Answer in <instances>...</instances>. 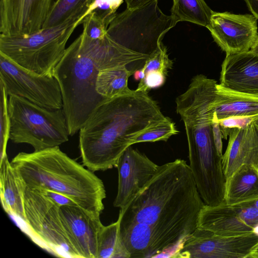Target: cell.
Instances as JSON below:
<instances>
[{"label":"cell","mask_w":258,"mask_h":258,"mask_svg":"<svg viewBox=\"0 0 258 258\" xmlns=\"http://www.w3.org/2000/svg\"><path fill=\"white\" fill-rule=\"evenodd\" d=\"M83 31L87 36L94 40H102L107 35L109 25L102 18L91 13L83 19Z\"/></svg>","instance_id":"cell-29"},{"label":"cell","mask_w":258,"mask_h":258,"mask_svg":"<svg viewBox=\"0 0 258 258\" xmlns=\"http://www.w3.org/2000/svg\"><path fill=\"white\" fill-rule=\"evenodd\" d=\"M198 227L222 235L258 233V209L252 200L218 205H205L200 214Z\"/></svg>","instance_id":"cell-11"},{"label":"cell","mask_w":258,"mask_h":258,"mask_svg":"<svg viewBox=\"0 0 258 258\" xmlns=\"http://www.w3.org/2000/svg\"><path fill=\"white\" fill-rule=\"evenodd\" d=\"M258 198V170L256 165L244 164L226 178L224 202L240 203Z\"/></svg>","instance_id":"cell-20"},{"label":"cell","mask_w":258,"mask_h":258,"mask_svg":"<svg viewBox=\"0 0 258 258\" xmlns=\"http://www.w3.org/2000/svg\"><path fill=\"white\" fill-rule=\"evenodd\" d=\"M212 128L215 143L218 153L222 156V135L220 124L216 116L213 115Z\"/></svg>","instance_id":"cell-32"},{"label":"cell","mask_w":258,"mask_h":258,"mask_svg":"<svg viewBox=\"0 0 258 258\" xmlns=\"http://www.w3.org/2000/svg\"><path fill=\"white\" fill-rule=\"evenodd\" d=\"M59 213L68 238L80 258H96L100 215L79 206H62Z\"/></svg>","instance_id":"cell-15"},{"label":"cell","mask_w":258,"mask_h":258,"mask_svg":"<svg viewBox=\"0 0 258 258\" xmlns=\"http://www.w3.org/2000/svg\"><path fill=\"white\" fill-rule=\"evenodd\" d=\"M250 50L256 53H258V36Z\"/></svg>","instance_id":"cell-36"},{"label":"cell","mask_w":258,"mask_h":258,"mask_svg":"<svg viewBox=\"0 0 258 258\" xmlns=\"http://www.w3.org/2000/svg\"><path fill=\"white\" fill-rule=\"evenodd\" d=\"M56 0H0V32L26 35L42 29Z\"/></svg>","instance_id":"cell-13"},{"label":"cell","mask_w":258,"mask_h":258,"mask_svg":"<svg viewBox=\"0 0 258 258\" xmlns=\"http://www.w3.org/2000/svg\"><path fill=\"white\" fill-rule=\"evenodd\" d=\"M256 167H257V170H258V163H257V164L256 165Z\"/></svg>","instance_id":"cell-39"},{"label":"cell","mask_w":258,"mask_h":258,"mask_svg":"<svg viewBox=\"0 0 258 258\" xmlns=\"http://www.w3.org/2000/svg\"><path fill=\"white\" fill-rule=\"evenodd\" d=\"M134 71L129 70L126 66L107 68L100 71L98 75L96 90L98 94L106 99L132 93L128 86L129 77Z\"/></svg>","instance_id":"cell-21"},{"label":"cell","mask_w":258,"mask_h":258,"mask_svg":"<svg viewBox=\"0 0 258 258\" xmlns=\"http://www.w3.org/2000/svg\"><path fill=\"white\" fill-rule=\"evenodd\" d=\"M220 84L235 91L258 95V53L249 50L227 55L221 65Z\"/></svg>","instance_id":"cell-16"},{"label":"cell","mask_w":258,"mask_h":258,"mask_svg":"<svg viewBox=\"0 0 258 258\" xmlns=\"http://www.w3.org/2000/svg\"><path fill=\"white\" fill-rule=\"evenodd\" d=\"M154 0H125L127 9H134L143 6Z\"/></svg>","instance_id":"cell-33"},{"label":"cell","mask_w":258,"mask_h":258,"mask_svg":"<svg viewBox=\"0 0 258 258\" xmlns=\"http://www.w3.org/2000/svg\"><path fill=\"white\" fill-rule=\"evenodd\" d=\"M212 106L218 120L258 115V95L235 91L217 84Z\"/></svg>","instance_id":"cell-18"},{"label":"cell","mask_w":258,"mask_h":258,"mask_svg":"<svg viewBox=\"0 0 258 258\" xmlns=\"http://www.w3.org/2000/svg\"><path fill=\"white\" fill-rule=\"evenodd\" d=\"M28 235L39 246L59 257L80 258L72 246L60 218V206L36 189L26 186L23 193Z\"/></svg>","instance_id":"cell-8"},{"label":"cell","mask_w":258,"mask_h":258,"mask_svg":"<svg viewBox=\"0 0 258 258\" xmlns=\"http://www.w3.org/2000/svg\"><path fill=\"white\" fill-rule=\"evenodd\" d=\"M249 10L257 20H258V0H243Z\"/></svg>","instance_id":"cell-34"},{"label":"cell","mask_w":258,"mask_h":258,"mask_svg":"<svg viewBox=\"0 0 258 258\" xmlns=\"http://www.w3.org/2000/svg\"><path fill=\"white\" fill-rule=\"evenodd\" d=\"M0 82L8 96H20L51 109L63 108L61 89L53 76L23 68L1 53Z\"/></svg>","instance_id":"cell-9"},{"label":"cell","mask_w":258,"mask_h":258,"mask_svg":"<svg viewBox=\"0 0 258 258\" xmlns=\"http://www.w3.org/2000/svg\"><path fill=\"white\" fill-rule=\"evenodd\" d=\"M123 0H94L82 19L91 13L102 18L109 25L116 15V10Z\"/></svg>","instance_id":"cell-28"},{"label":"cell","mask_w":258,"mask_h":258,"mask_svg":"<svg viewBox=\"0 0 258 258\" xmlns=\"http://www.w3.org/2000/svg\"><path fill=\"white\" fill-rule=\"evenodd\" d=\"M94 0H56L42 29L61 25L73 19H82Z\"/></svg>","instance_id":"cell-23"},{"label":"cell","mask_w":258,"mask_h":258,"mask_svg":"<svg viewBox=\"0 0 258 258\" xmlns=\"http://www.w3.org/2000/svg\"><path fill=\"white\" fill-rule=\"evenodd\" d=\"M226 150L222 157L225 178L244 164L258 163V132L254 122L243 128L229 131Z\"/></svg>","instance_id":"cell-17"},{"label":"cell","mask_w":258,"mask_h":258,"mask_svg":"<svg viewBox=\"0 0 258 258\" xmlns=\"http://www.w3.org/2000/svg\"><path fill=\"white\" fill-rule=\"evenodd\" d=\"M96 258H131L119 235V220L103 225L98 239Z\"/></svg>","instance_id":"cell-24"},{"label":"cell","mask_w":258,"mask_h":258,"mask_svg":"<svg viewBox=\"0 0 258 258\" xmlns=\"http://www.w3.org/2000/svg\"><path fill=\"white\" fill-rule=\"evenodd\" d=\"M189 165L159 166L147 184L120 209L119 235L131 258L174 257L198 227L205 205Z\"/></svg>","instance_id":"cell-1"},{"label":"cell","mask_w":258,"mask_h":258,"mask_svg":"<svg viewBox=\"0 0 258 258\" xmlns=\"http://www.w3.org/2000/svg\"><path fill=\"white\" fill-rule=\"evenodd\" d=\"M25 184L9 161L8 155L0 160V196L4 210L8 214L24 220L23 193Z\"/></svg>","instance_id":"cell-19"},{"label":"cell","mask_w":258,"mask_h":258,"mask_svg":"<svg viewBox=\"0 0 258 258\" xmlns=\"http://www.w3.org/2000/svg\"><path fill=\"white\" fill-rule=\"evenodd\" d=\"M8 102V96L0 82V160L7 156V147L10 139V120Z\"/></svg>","instance_id":"cell-27"},{"label":"cell","mask_w":258,"mask_h":258,"mask_svg":"<svg viewBox=\"0 0 258 258\" xmlns=\"http://www.w3.org/2000/svg\"><path fill=\"white\" fill-rule=\"evenodd\" d=\"M168 117L148 92L135 90L106 99L79 131L83 165L93 172L116 167L121 155L138 136Z\"/></svg>","instance_id":"cell-2"},{"label":"cell","mask_w":258,"mask_h":258,"mask_svg":"<svg viewBox=\"0 0 258 258\" xmlns=\"http://www.w3.org/2000/svg\"><path fill=\"white\" fill-rule=\"evenodd\" d=\"M33 188L36 189L41 194L60 206H78L73 200L68 196L56 191L42 187Z\"/></svg>","instance_id":"cell-31"},{"label":"cell","mask_w":258,"mask_h":258,"mask_svg":"<svg viewBox=\"0 0 258 258\" xmlns=\"http://www.w3.org/2000/svg\"><path fill=\"white\" fill-rule=\"evenodd\" d=\"M10 139L38 151L59 146L70 136L63 109H51L16 95L9 96Z\"/></svg>","instance_id":"cell-6"},{"label":"cell","mask_w":258,"mask_h":258,"mask_svg":"<svg viewBox=\"0 0 258 258\" xmlns=\"http://www.w3.org/2000/svg\"><path fill=\"white\" fill-rule=\"evenodd\" d=\"M178 133L175 123L168 117L164 121L146 130L138 136L133 144L142 142H166L171 136Z\"/></svg>","instance_id":"cell-26"},{"label":"cell","mask_w":258,"mask_h":258,"mask_svg":"<svg viewBox=\"0 0 258 258\" xmlns=\"http://www.w3.org/2000/svg\"><path fill=\"white\" fill-rule=\"evenodd\" d=\"M254 206L258 209V198L251 200Z\"/></svg>","instance_id":"cell-37"},{"label":"cell","mask_w":258,"mask_h":258,"mask_svg":"<svg viewBox=\"0 0 258 258\" xmlns=\"http://www.w3.org/2000/svg\"><path fill=\"white\" fill-rule=\"evenodd\" d=\"M26 186L63 194L96 215L104 210L106 190L93 172L56 146L32 153L20 152L11 161Z\"/></svg>","instance_id":"cell-4"},{"label":"cell","mask_w":258,"mask_h":258,"mask_svg":"<svg viewBox=\"0 0 258 258\" xmlns=\"http://www.w3.org/2000/svg\"><path fill=\"white\" fill-rule=\"evenodd\" d=\"M79 19L19 36L0 35V53L21 67L41 75L53 76L63 56L67 42Z\"/></svg>","instance_id":"cell-5"},{"label":"cell","mask_w":258,"mask_h":258,"mask_svg":"<svg viewBox=\"0 0 258 258\" xmlns=\"http://www.w3.org/2000/svg\"><path fill=\"white\" fill-rule=\"evenodd\" d=\"M206 28L226 55L249 50L258 36L257 19L248 14L213 12Z\"/></svg>","instance_id":"cell-12"},{"label":"cell","mask_w":258,"mask_h":258,"mask_svg":"<svg viewBox=\"0 0 258 258\" xmlns=\"http://www.w3.org/2000/svg\"><path fill=\"white\" fill-rule=\"evenodd\" d=\"M167 75L160 71H152L147 73L141 80L136 91L148 92L151 89L162 86L165 83Z\"/></svg>","instance_id":"cell-30"},{"label":"cell","mask_w":258,"mask_h":258,"mask_svg":"<svg viewBox=\"0 0 258 258\" xmlns=\"http://www.w3.org/2000/svg\"><path fill=\"white\" fill-rule=\"evenodd\" d=\"M258 243V233L227 236L198 227L182 243L174 257L247 258Z\"/></svg>","instance_id":"cell-10"},{"label":"cell","mask_w":258,"mask_h":258,"mask_svg":"<svg viewBox=\"0 0 258 258\" xmlns=\"http://www.w3.org/2000/svg\"><path fill=\"white\" fill-rule=\"evenodd\" d=\"M172 61L169 58L167 48L162 43L152 52L145 60L143 67L134 71V78L137 81L143 80L145 75L152 71H160L167 75L172 67Z\"/></svg>","instance_id":"cell-25"},{"label":"cell","mask_w":258,"mask_h":258,"mask_svg":"<svg viewBox=\"0 0 258 258\" xmlns=\"http://www.w3.org/2000/svg\"><path fill=\"white\" fill-rule=\"evenodd\" d=\"M247 258H258V243L253 248Z\"/></svg>","instance_id":"cell-35"},{"label":"cell","mask_w":258,"mask_h":258,"mask_svg":"<svg viewBox=\"0 0 258 258\" xmlns=\"http://www.w3.org/2000/svg\"><path fill=\"white\" fill-rule=\"evenodd\" d=\"M158 167L145 154L128 147L116 166L118 186L114 207L124 208L150 180Z\"/></svg>","instance_id":"cell-14"},{"label":"cell","mask_w":258,"mask_h":258,"mask_svg":"<svg viewBox=\"0 0 258 258\" xmlns=\"http://www.w3.org/2000/svg\"><path fill=\"white\" fill-rule=\"evenodd\" d=\"M254 125H255V127H256V130H257V131L258 132V120L255 121L254 122Z\"/></svg>","instance_id":"cell-38"},{"label":"cell","mask_w":258,"mask_h":258,"mask_svg":"<svg viewBox=\"0 0 258 258\" xmlns=\"http://www.w3.org/2000/svg\"><path fill=\"white\" fill-rule=\"evenodd\" d=\"M171 17L177 24L187 21L207 27L214 11L204 0H173Z\"/></svg>","instance_id":"cell-22"},{"label":"cell","mask_w":258,"mask_h":258,"mask_svg":"<svg viewBox=\"0 0 258 258\" xmlns=\"http://www.w3.org/2000/svg\"><path fill=\"white\" fill-rule=\"evenodd\" d=\"M171 16L164 14L157 0L117 14L110 22L107 35L132 50L150 55L162 44L164 34L176 25Z\"/></svg>","instance_id":"cell-7"},{"label":"cell","mask_w":258,"mask_h":258,"mask_svg":"<svg viewBox=\"0 0 258 258\" xmlns=\"http://www.w3.org/2000/svg\"><path fill=\"white\" fill-rule=\"evenodd\" d=\"M149 56L118 44L107 34L102 40H94L82 32L66 48L53 73L61 89L70 136L80 131L95 109L106 99L96 90L99 72L145 61Z\"/></svg>","instance_id":"cell-3"}]
</instances>
